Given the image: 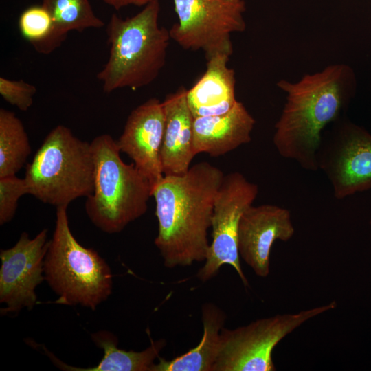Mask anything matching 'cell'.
Wrapping results in <instances>:
<instances>
[{"instance_id": "4", "label": "cell", "mask_w": 371, "mask_h": 371, "mask_svg": "<svg viewBox=\"0 0 371 371\" xmlns=\"http://www.w3.org/2000/svg\"><path fill=\"white\" fill-rule=\"evenodd\" d=\"M91 144L94 188L87 197L85 211L101 231L118 233L146 212L153 188L133 163L122 159L117 142L110 135H98Z\"/></svg>"}, {"instance_id": "12", "label": "cell", "mask_w": 371, "mask_h": 371, "mask_svg": "<svg viewBox=\"0 0 371 371\" xmlns=\"http://www.w3.org/2000/svg\"><path fill=\"white\" fill-rule=\"evenodd\" d=\"M295 234L291 212L276 205H253L241 216L238 226L240 258L260 278L270 273V254L273 243L289 240Z\"/></svg>"}, {"instance_id": "5", "label": "cell", "mask_w": 371, "mask_h": 371, "mask_svg": "<svg viewBox=\"0 0 371 371\" xmlns=\"http://www.w3.org/2000/svg\"><path fill=\"white\" fill-rule=\"evenodd\" d=\"M66 206L56 207L52 238L44 260L45 280L58 296L56 303L95 310L113 289L108 263L71 232Z\"/></svg>"}, {"instance_id": "15", "label": "cell", "mask_w": 371, "mask_h": 371, "mask_svg": "<svg viewBox=\"0 0 371 371\" xmlns=\"http://www.w3.org/2000/svg\"><path fill=\"white\" fill-rule=\"evenodd\" d=\"M255 120L244 104L238 101L226 113L194 119L193 150L196 155H225L251 140Z\"/></svg>"}, {"instance_id": "3", "label": "cell", "mask_w": 371, "mask_h": 371, "mask_svg": "<svg viewBox=\"0 0 371 371\" xmlns=\"http://www.w3.org/2000/svg\"><path fill=\"white\" fill-rule=\"evenodd\" d=\"M159 0L148 3L133 16L113 14L106 25L109 56L97 78L103 91L135 90L152 83L164 67L171 39L159 25Z\"/></svg>"}, {"instance_id": "13", "label": "cell", "mask_w": 371, "mask_h": 371, "mask_svg": "<svg viewBox=\"0 0 371 371\" xmlns=\"http://www.w3.org/2000/svg\"><path fill=\"white\" fill-rule=\"evenodd\" d=\"M165 130L163 103L152 98L134 109L116 141L153 188L164 177L161 152Z\"/></svg>"}, {"instance_id": "22", "label": "cell", "mask_w": 371, "mask_h": 371, "mask_svg": "<svg viewBox=\"0 0 371 371\" xmlns=\"http://www.w3.org/2000/svg\"><path fill=\"white\" fill-rule=\"evenodd\" d=\"M28 194L25 179L10 175L0 177V225L10 222L14 216L19 199Z\"/></svg>"}, {"instance_id": "14", "label": "cell", "mask_w": 371, "mask_h": 371, "mask_svg": "<svg viewBox=\"0 0 371 371\" xmlns=\"http://www.w3.org/2000/svg\"><path fill=\"white\" fill-rule=\"evenodd\" d=\"M188 89L181 86L162 102L165 130L161 152L164 175H181L190 169L193 150V117L187 102Z\"/></svg>"}, {"instance_id": "10", "label": "cell", "mask_w": 371, "mask_h": 371, "mask_svg": "<svg viewBox=\"0 0 371 371\" xmlns=\"http://www.w3.org/2000/svg\"><path fill=\"white\" fill-rule=\"evenodd\" d=\"M317 152L318 169L341 200L371 189V133L348 120L336 122Z\"/></svg>"}, {"instance_id": "2", "label": "cell", "mask_w": 371, "mask_h": 371, "mask_svg": "<svg viewBox=\"0 0 371 371\" xmlns=\"http://www.w3.org/2000/svg\"><path fill=\"white\" fill-rule=\"evenodd\" d=\"M277 86L286 93V100L274 126L273 144L282 157L316 171L322 131L340 118L355 94L353 70L333 64L296 82L280 80Z\"/></svg>"}, {"instance_id": "8", "label": "cell", "mask_w": 371, "mask_h": 371, "mask_svg": "<svg viewBox=\"0 0 371 371\" xmlns=\"http://www.w3.org/2000/svg\"><path fill=\"white\" fill-rule=\"evenodd\" d=\"M178 22L171 39L185 49H202L206 60L217 54L231 56V34L243 32L244 0H173Z\"/></svg>"}, {"instance_id": "17", "label": "cell", "mask_w": 371, "mask_h": 371, "mask_svg": "<svg viewBox=\"0 0 371 371\" xmlns=\"http://www.w3.org/2000/svg\"><path fill=\"white\" fill-rule=\"evenodd\" d=\"M201 319L203 334L199 344L169 361L159 356L151 371H212L227 316L215 304L205 302L201 307Z\"/></svg>"}, {"instance_id": "7", "label": "cell", "mask_w": 371, "mask_h": 371, "mask_svg": "<svg viewBox=\"0 0 371 371\" xmlns=\"http://www.w3.org/2000/svg\"><path fill=\"white\" fill-rule=\"evenodd\" d=\"M328 304L294 313L260 318L233 329L223 327L212 371H274L272 352L285 337L307 321L336 308Z\"/></svg>"}, {"instance_id": "21", "label": "cell", "mask_w": 371, "mask_h": 371, "mask_svg": "<svg viewBox=\"0 0 371 371\" xmlns=\"http://www.w3.org/2000/svg\"><path fill=\"white\" fill-rule=\"evenodd\" d=\"M18 25L22 36L39 54H49L62 45L56 38L52 16L43 5L25 9Z\"/></svg>"}, {"instance_id": "1", "label": "cell", "mask_w": 371, "mask_h": 371, "mask_svg": "<svg viewBox=\"0 0 371 371\" xmlns=\"http://www.w3.org/2000/svg\"><path fill=\"white\" fill-rule=\"evenodd\" d=\"M225 175L207 161L181 175H164L154 187L158 233L155 245L169 269L204 262L208 231Z\"/></svg>"}, {"instance_id": "23", "label": "cell", "mask_w": 371, "mask_h": 371, "mask_svg": "<svg viewBox=\"0 0 371 371\" xmlns=\"http://www.w3.org/2000/svg\"><path fill=\"white\" fill-rule=\"evenodd\" d=\"M36 93V87L23 80H14L0 77L1 97L22 111H26L32 106Z\"/></svg>"}, {"instance_id": "19", "label": "cell", "mask_w": 371, "mask_h": 371, "mask_svg": "<svg viewBox=\"0 0 371 371\" xmlns=\"http://www.w3.org/2000/svg\"><path fill=\"white\" fill-rule=\"evenodd\" d=\"M32 148L25 127L16 114L0 109V177L16 175Z\"/></svg>"}, {"instance_id": "6", "label": "cell", "mask_w": 371, "mask_h": 371, "mask_svg": "<svg viewBox=\"0 0 371 371\" xmlns=\"http://www.w3.org/2000/svg\"><path fill=\"white\" fill-rule=\"evenodd\" d=\"M94 169L91 142L58 125L27 164L24 179L28 194L56 207H67L75 199L92 194Z\"/></svg>"}, {"instance_id": "18", "label": "cell", "mask_w": 371, "mask_h": 371, "mask_svg": "<svg viewBox=\"0 0 371 371\" xmlns=\"http://www.w3.org/2000/svg\"><path fill=\"white\" fill-rule=\"evenodd\" d=\"M95 346L104 351L100 361L93 367L76 368L69 366L56 358L45 348L44 350L52 362L63 370L68 371H151L155 361L158 359L166 341L164 339L152 341L150 345L142 351L120 349L117 337L108 330H99L91 335Z\"/></svg>"}, {"instance_id": "9", "label": "cell", "mask_w": 371, "mask_h": 371, "mask_svg": "<svg viewBox=\"0 0 371 371\" xmlns=\"http://www.w3.org/2000/svg\"><path fill=\"white\" fill-rule=\"evenodd\" d=\"M258 192V186L248 181L242 173L225 175L212 217V240L205 263L196 273L201 282L210 280L218 274L221 266L228 265L234 269L243 284L248 286L238 249V226L242 215L253 205Z\"/></svg>"}, {"instance_id": "25", "label": "cell", "mask_w": 371, "mask_h": 371, "mask_svg": "<svg viewBox=\"0 0 371 371\" xmlns=\"http://www.w3.org/2000/svg\"><path fill=\"white\" fill-rule=\"evenodd\" d=\"M370 224L371 225V219H370Z\"/></svg>"}, {"instance_id": "11", "label": "cell", "mask_w": 371, "mask_h": 371, "mask_svg": "<svg viewBox=\"0 0 371 371\" xmlns=\"http://www.w3.org/2000/svg\"><path fill=\"white\" fill-rule=\"evenodd\" d=\"M47 236V229L32 239L24 232L13 247L1 249L0 302L5 304L2 314L18 313L24 308L30 310L35 305V290L45 280Z\"/></svg>"}, {"instance_id": "20", "label": "cell", "mask_w": 371, "mask_h": 371, "mask_svg": "<svg viewBox=\"0 0 371 371\" xmlns=\"http://www.w3.org/2000/svg\"><path fill=\"white\" fill-rule=\"evenodd\" d=\"M42 5L52 16L56 38L61 44L71 31L82 32L104 26L89 0H42Z\"/></svg>"}, {"instance_id": "24", "label": "cell", "mask_w": 371, "mask_h": 371, "mask_svg": "<svg viewBox=\"0 0 371 371\" xmlns=\"http://www.w3.org/2000/svg\"><path fill=\"white\" fill-rule=\"evenodd\" d=\"M153 0H103L109 5L113 7L116 10L133 5L136 6H145Z\"/></svg>"}, {"instance_id": "16", "label": "cell", "mask_w": 371, "mask_h": 371, "mask_svg": "<svg viewBox=\"0 0 371 371\" xmlns=\"http://www.w3.org/2000/svg\"><path fill=\"white\" fill-rule=\"evenodd\" d=\"M229 56L217 54L207 60L206 70L187 91V102L194 118L227 113L238 102L235 72L227 67Z\"/></svg>"}]
</instances>
